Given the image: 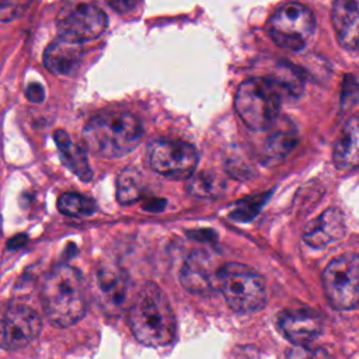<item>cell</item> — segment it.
<instances>
[{
    "label": "cell",
    "mask_w": 359,
    "mask_h": 359,
    "mask_svg": "<svg viewBox=\"0 0 359 359\" xmlns=\"http://www.w3.org/2000/svg\"><path fill=\"white\" fill-rule=\"evenodd\" d=\"M135 338L147 346H165L175 339L177 320L164 292L146 282L136 293L128 313Z\"/></svg>",
    "instance_id": "6da1fadb"
},
{
    "label": "cell",
    "mask_w": 359,
    "mask_h": 359,
    "mask_svg": "<svg viewBox=\"0 0 359 359\" xmlns=\"http://www.w3.org/2000/svg\"><path fill=\"white\" fill-rule=\"evenodd\" d=\"M46 318L56 327H69L87 311V285L83 275L70 265H57L45 278L41 289Z\"/></svg>",
    "instance_id": "7a4b0ae2"
},
{
    "label": "cell",
    "mask_w": 359,
    "mask_h": 359,
    "mask_svg": "<svg viewBox=\"0 0 359 359\" xmlns=\"http://www.w3.org/2000/svg\"><path fill=\"white\" fill-rule=\"evenodd\" d=\"M143 136L140 121L128 111L100 112L83 129L87 149L105 158H118L132 151Z\"/></svg>",
    "instance_id": "3957f363"
},
{
    "label": "cell",
    "mask_w": 359,
    "mask_h": 359,
    "mask_svg": "<svg viewBox=\"0 0 359 359\" xmlns=\"http://www.w3.org/2000/svg\"><path fill=\"white\" fill-rule=\"evenodd\" d=\"M282 94L271 79L251 77L240 83L234 108L243 123L252 130L269 129L278 118Z\"/></svg>",
    "instance_id": "277c9868"
},
{
    "label": "cell",
    "mask_w": 359,
    "mask_h": 359,
    "mask_svg": "<svg viewBox=\"0 0 359 359\" xmlns=\"http://www.w3.org/2000/svg\"><path fill=\"white\" fill-rule=\"evenodd\" d=\"M219 290L229 307L237 313H254L266 302L264 278L252 268L238 264H223L219 275Z\"/></svg>",
    "instance_id": "5b68a950"
},
{
    "label": "cell",
    "mask_w": 359,
    "mask_h": 359,
    "mask_svg": "<svg viewBox=\"0 0 359 359\" xmlns=\"http://www.w3.org/2000/svg\"><path fill=\"white\" fill-rule=\"evenodd\" d=\"M314 29V14L302 3H285L268 20V32L272 41L290 50L303 49L311 39Z\"/></svg>",
    "instance_id": "8992f818"
},
{
    "label": "cell",
    "mask_w": 359,
    "mask_h": 359,
    "mask_svg": "<svg viewBox=\"0 0 359 359\" xmlns=\"http://www.w3.org/2000/svg\"><path fill=\"white\" fill-rule=\"evenodd\" d=\"M323 287L335 310L359 307V254H344L323 271Z\"/></svg>",
    "instance_id": "52a82bcc"
},
{
    "label": "cell",
    "mask_w": 359,
    "mask_h": 359,
    "mask_svg": "<svg viewBox=\"0 0 359 359\" xmlns=\"http://www.w3.org/2000/svg\"><path fill=\"white\" fill-rule=\"evenodd\" d=\"M107 25L108 18L104 10L90 1H66L56 15L59 38L77 43L98 38Z\"/></svg>",
    "instance_id": "ba28073f"
},
{
    "label": "cell",
    "mask_w": 359,
    "mask_h": 359,
    "mask_svg": "<svg viewBox=\"0 0 359 359\" xmlns=\"http://www.w3.org/2000/svg\"><path fill=\"white\" fill-rule=\"evenodd\" d=\"M198 158L196 149L182 140H156L147 149L151 170L172 180L192 177Z\"/></svg>",
    "instance_id": "9c48e42d"
},
{
    "label": "cell",
    "mask_w": 359,
    "mask_h": 359,
    "mask_svg": "<svg viewBox=\"0 0 359 359\" xmlns=\"http://www.w3.org/2000/svg\"><path fill=\"white\" fill-rule=\"evenodd\" d=\"M219 257L210 251L196 248L187 258L180 282L185 290L194 294H210L219 290V275L222 269Z\"/></svg>",
    "instance_id": "30bf717a"
},
{
    "label": "cell",
    "mask_w": 359,
    "mask_h": 359,
    "mask_svg": "<svg viewBox=\"0 0 359 359\" xmlns=\"http://www.w3.org/2000/svg\"><path fill=\"white\" fill-rule=\"evenodd\" d=\"M42 327L38 313L27 304L13 303L7 307L1 321V346L15 351L34 341Z\"/></svg>",
    "instance_id": "8fae6325"
},
{
    "label": "cell",
    "mask_w": 359,
    "mask_h": 359,
    "mask_svg": "<svg viewBox=\"0 0 359 359\" xmlns=\"http://www.w3.org/2000/svg\"><path fill=\"white\" fill-rule=\"evenodd\" d=\"M276 325L279 332L294 346H306L321 334L323 320L313 310L289 309L279 313Z\"/></svg>",
    "instance_id": "7c38bea8"
},
{
    "label": "cell",
    "mask_w": 359,
    "mask_h": 359,
    "mask_svg": "<svg viewBox=\"0 0 359 359\" xmlns=\"http://www.w3.org/2000/svg\"><path fill=\"white\" fill-rule=\"evenodd\" d=\"M331 22L339 45L359 50V0H337L331 8Z\"/></svg>",
    "instance_id": "4fadbf2b"
},
{
    "label": "cell",
    "mask_w": 359,
    "mask_h": 359,
    "mask_svg": "<svg viewBox=\"0 0 359 359\" xmlns=\"http://www.w3.org/2000/svg\"><path fill=\"white\" fill-rule=\"evenodd\" d=\"M344 233L345 220L342 212L337 208H328L307 223L303 231V240L310 247L320 248L339 240Z\"/></svg>",
    "instance_id": "5bb4252c"
},
{
    "label": "cell",
    "mask_w": 359,
    "mask_h": 359,
    "mask_svg": "<svg viewBox=\"0 0 359 359\" xmlns=\"http://www.w3.org/2000/svg\"><path fill=\"white\" fill-rule=\"evenodd\" d=\"M332 160L339 170L359 168V114L351 116L339 130L334 143Z\"/></svg>",
    "instance_id": "9a60e30c"
},
{
    "label": "cell",
    "mask_w": 359,
    "mask_h": 359,
    "mask_svg": "<svg viewBox=\"0 0 359 359\" xmlns=\"http://www.w3.org/2000/svg\"><path fill=\"white\" fill-rule=\"evenodd\" d=\"M81 57V43L59 38L45 49L43 63L50 73L57 76H69L79 67Z\"/></svg>",
    "instance_id": "2e32d148"
},
{
    "label": "cell",
    "mask_w": 359,
    "mask_h": 359,
    "mask_svg": "<svg viewBox=\"0 0 359 359\" xmlns=\"http://www.w3.org/2000/svg\"><path fill=\"white\" fill-rule=\"evenodd\" d=\"M53 137H55L62 163L81 181H90L93 178V171L88 164L86 150L80 144H77L62 129L56 130Z\"/></svg>",
    "instance_id": "e0dca14e"
},
{
    "label": "cell",
    "mask_w": 359,
    "mask_h": 359,
    "mask_svg": "<svg viewBox=\"0 0 359 359\" xmlns=\"http://www.w3.org/2000/svg\"><path fill=\"white\" fill-rule=\"evenodd\" d=\"M97 286L104 303L118 307L126 297L128 276L119 268H102L97 272Z\"/></svg>",
    "instance_id": "ac0fdd59"
},
{
    "label": "cell",
    "mask_w": 359,
    "mask_h": 359,
    "mask_svg": "<svg viewBox=\"0 0 359 359\" xmlns=\"http://www.w3.org/2000/svg\"><path fill=\"white\" fill-rule=\"evenodd\" d=\"M143 182L140 174L133 168L123 170L116 180V199L122 205L132 203L142 198Z\"/></svg>",
    "instance_id": "d6986e66"
},
{
    "label": "cell",
    "mask_w": 359,
    "mask_h": 359,
    "mask_svg": "<svg viewBox=\"0 0 359 359\" xmlns=\"http://www.w3.org/2000/svg\"><path fill=\"white\" fill-rule=\"evenodd\" d=\"M224 185L219 177L210 172H198L188 178L187 189L196 198H216Z\"/></svg>",
    "instance_id": "ffe728a7"
},
{
    "label": "cell",
    "mask_w": 359,
    "mask_h": 359,
    "mask_svg": "<svg viewBox=\"0 0 359 359\" xmlns=\"http://www.w3.org/2000/svg\"><path fill=\"white\" fill-rule=\"evenodd\" d=\"M95 208L97 206L93 199L76 192H65L57 199L59 212L72 217L93 215Z\"/></svg>",
    "instance_id": "44dd1931"
},
{
    "label": "cell",
    "mask_w": 359,
    "mask_h": 359,
    "mask_svg": "<svg viewBox=\"0 0 359 359\" xmlns=\"http://www.w3.org/2000/svg\"><path fill=\"white\" fill-rule=\"evenodd\" d=\"M297 133L292 126L279 128L266 142L265 151L269 158L285 157L296 144Z\"/></svg>",
    "instance_id": "7402d4cb"
},
{
    "label": "cell",
    "mask_w": 359,
    "mask_h": 359,
    "mask_svg": "<svg viewBox=\"0 0 359 359\" xmlns=\"http://www.w3.org/2000/svg\"><path fill=\"white\" fill-rule=\"evenodd\" d=\"M264 196L266 195H258L254 198H248L245 201H240L237 208L231 212V217L237 219V220H250L251 217H254L258 210L259 206L264 203Z\"/></svg>",
    "instance_id": "603a6c76"
},
{
    "label": "cell",
    "mask_w": 359,
    "mask_h": 359,
    "mask_svg": "<svg viewBox=\"0 0 359 359\" xmlns=\"http://www.w3.org/2000/svg\"><path fill=\"white\" fill-rule=\"evenodd\" d=\"M286 359H334L324 348L292 346L286 351Z\"/></svg>",
    "instance_id": "cb8c5ba5"
},
{
    "label": "cell",
    "mask_w": 359,
    "mask_h": 359,
    "mask_svg": "<svg viewBox=\"0 0 359 359\" xmlns=\"http://www.w3.org/2000/svg\"><path fill=\"white\" fill-rule=\"evenodd\" d=\"M27 6H29V3L4 0L0 6V18H1V21H10V20L17 18L25 10Z\"/></svg>",
    "instance_id": "d4e9b609"
},
{
    "label": "cell",
    "mask_w": 359,
    "mask_h": 359,
    "mask_svg": "<svg viewBox=\"0 0 359 359\" xmlns=\"http://www.w3.org/2000/svg\"><path fill=\"white\" fill-rule=\"evenodd\" d=\"M25 97L31 102H41V101H43V97H45L43 87L39 83H36V81L29 83L27 86V88H25Z\"/></svg>",
    "instance_id": "484cf974"
},
{
    "label": "cell",
    "mask_w": 359,
    "mask_h": 359,
    "mask_svg": "<svg viewBox=\"0 0 359 359\" xmlns=\"http://www.w3.org/2000/svg\"><path fill=\"white\" fill-rule=\"evenodd\" d=\"M147 203H153V206L147 209L149 212H158V210H161L165 206V201L164 199H151Z\"/></svg>",
    "instance_id": "4316f807"
}]
</instances>
